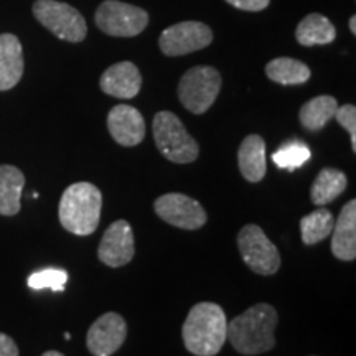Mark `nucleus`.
Returning <instances> with one entry per match:
<instances>
[{"label":"nucleus","mask_w":356,"mask_h":356,"mask_svg":"<svg viewBox=\"0 0 356 356\" xmlns=\"http://www.w3.org/2000/svg\"><path fill=\"white\" fill-rule=\"evenodd\" d=\"M277 312L269 304H256L228 322L231 346L241 355H261L275 346L274 330L277 327Z\"/></svg>","instance_id":"f257e3e1"},{"label":"nucleus","mask_w":356,"mask_h":356,"mask_svg":"<svg viewBox=\"0 0 356 356\" xmlns=\"http://www.w3.org/2000/svg\"><path fill=\"white\" fill-rule=\"evenodd\" d=\"M181 337L185 348L191 355H218L228 337V318L225 310L213 302H202L191 307L181 328Z\"/></svg>","instance_id":"f03ea898"},{"label":"nucleus","mask_w":356,"mask_h":356,"mask_svg":"<svg viewBox=\"0 0 356 356\" xmlns=\"http://www.w3.org/2000/svg\"><path fill=\"white\" fill-rule=\"evenodd\" d=\"M102 193L89 181H78L65 190L58 207L61 226L76 236L92 234L99 225Z\"/></svg>","instance_id":"7ed1b4c3"},{"label":"nucleus","mask_w":356,"mask_h":356,"mask_svg":"<svg viewBox=\"0 0 356 356\" xmlns=\"http://www.w3.org/2000/svg\"><path fill=\"white\" fill-rule=\"evenodd\" d=\"M154 139L160 154L173 163H191L198 159V142L170 111H160L155 114Z\"/></svg>","instance_id":"20e7f679"},{"label":"nucleus","mask_w":356,"mask_h":356,"mask_svg":"<svg viewBox=\"0 0 356 356\" xmlns=\"http://www.w3.org/2000/svg\"><path fill=\"white\" fill-rule=\"evenodd\" d=\"M221 89V74L213 66H195L186 71L178 84V99L193 114L211 108Z\"/></svg>","instance_id":"39448f33"},{"label":"nucleus","mask_w":356,"mask_h":356,"mask_svg":"<svg viewBox=\"0 0 356 356\" xmlns=\"http://www.w3.org/2000/svg\"><path fill=\"white\" fill-rule=\"evenodd\" d=\"M32 10L35 19L60 40L79 43L86 38V20L79 10L68 3L58 0H37Z\"/></svg>","instance_id":"423d86ee"},{"label":"nucleus","mask_w":356,"mask_h":356,"mask_svg":"<svg viewBox=\"0 0 356 356\" xmlns=\"http://www.w3.org/2000/svg\"><path fill=\"white\" fill-rule=\"evenodd\" d=\"M96 25L111 37H136L149 25V13L131 3L104 0L96 10Z\"/></svg>","instance_id":"0eeeda50"},{"label":"nucleus","mask_w":356,"mask_h":356,"mask_svg":"<svg viewBox=\"0 0 356 356\" xmlns=\"http://www.w3.org/2000/svg\"><path fill=\"white\" fill-rule=\"evenodd\" d=\"M243 261L259 275H273L280 267V254L275 244L257 225H246L238 234Z\"/></svg>","instance_id":"6e6552de"},{"label":"nucleus","mask_w":356,"mask_h":356,"mask_svg":"<svg viewBox=\"0 0 356 356\" xmlns=\"http://www.w3.org/2000/svg\"><path fill=\"white\" fill-rule=\"evenodd\" d=\"M213 42V32L202 22H180L160 35L159 44L167 56H184L203 50Z\"/></svg>","instance_id":"1a4fd4ad"},{"label":"nucleus","mask_w":356,"mask_h":356,"mask_svg":"<svg viewBox=\"0 0 356 356\" xmlns=\"http://www.w3.org/2000/svg\"><path fill=\"white\" fill-rule=\"evenodd\" d=\"M154 210L160 220L180 229H200L208 220L200 202L184 193L162 195L155 200Z\"/></svg>","instance_id":"9d476101"},{"label":"nucleus","mask_w":356,"mask_h":356,"mask_svg":"<svg viewBox=\"0 0 356 356\" xmlns=\"http://www.w3.org/2000/svg\"><path fill=\"white\" fill-rule=\"evenodd\" d=\"M127 337V325L121 315L115 312H108L101 315L89 327L86 335V345L91 355L111 356L124 345Z\"/></svg>","instance_id":"9b49d317"},{"label":"nucleus","mask_w":356,"mask_h":356,"mask_svg":"<svg viewBox=\"0 0 356 356\" xmlns=\"http://www.w3.org/2000/svg\"><path fill=\"white\" fill-rule=\"evenodd\" d=\"M136 254V243L131 225L126 220H118L102 234L97 257L108 267H122Z\"/></svg>","instance_id":"f8f14e48"},{"label":"nucleus","mask_w":356,"mask_h":356,"mask_svg":"<svg viewBox=\"0 0 356 356\" xmlns=\"http://www.w3.org/2000/svg\"><path fill=\"white\" fill-rule=\"evenodd\" d=\"M108 129L119 145H139L145 137V121L132 106H114L108 114Z\"/></svg>","instance_id":"ddd939ff"},{"label":"nucleus","mask_w":356,"mask_h":356,"mask_svg":"<svg viewBox=\"0 0 356 356\" xmlns=\"http://www.w3.org/2000/svg\"><path fill=\"white\" fill-rule=\"evenodd\" d=\"M99 86L106 95L119 99H132L139 95L142 88V76L137 66L131 61H121L109 66L102 73Z\"/></svg>","instance_id":"4468645a"},{"label":"nucleus","mask_w":356,"mask_h":356,"mask_svg":"<svg viewBox=\"0 0 356 356\" xmlns=\"http://www.w3.org/2000/svg\"><path fill=\"white\" fill-rule=\"evenodd\" d=\"M332 252L340 261L356 259V202L351 200L341 208L333 225Z\"/></svg>","instance_id":"2eb2a0df"},{"label":"nucleus","mask_w":356,"mask_h":356,"mask_svg":"<svg viewBox=\"0 0 356 356\" xmlns=\"http://www.w3.org/2000/svg\"><path fill=\"white\" fill-rule=\"evenodd\" d=\"M24 50L12 33L0 35V91L15 88L24 76Z\"/></svg>","instance_id":"dca6fc26"},{"label":"nucleus","mask_w":356,"mask_h":356,"mask_svg":"<svg viewBox=\"0 0 356 356\" xmlns=\"http://www.w3.org/2000/svg\"><path fill=\"white\" fill-rule=\"evenodd\" d=\"M239 172L251 184H257L266 177V142L261 136L251 134L241 142L238 150Z\"/></svg>","instance_id":"f3484780"},{"label":"nucleus","mask_w":356,"mask_h":356,"mask_svg":"<svg viewBox=\"0 0 356 356\" xmlns=\"http://www.w3.org/2000/svg\"><path fill=\"white\" fill-rule=\"evenodd\" d=\"M25 175L13 165H0V215L13 216L22 208Z\"/></svg>","instance_id":"a211bd4d"},{"label":"nucleus","mask_w":356,"mask_h":356,"mask_svg":"<svg viewBox=\"0 0 356 356\" xmlns=\"http://www.w3.org/2000/svg\"><path fill=\"white\" fill-rule=\"evenodd\" d=\"M337 37L335 26L322 13H309L296 30V38L302 47L328 44Z\"/></svg>","instance_id":"6ab92c4d"},{"label":"nucleus","mask_w":356,"mask_h":356,"mask_svg":"<svg viewBox=\"0 0 356 356\" xmlns=\"http://www.w3.org/2000/svg\"><path fill=\"white\" fill-rule=\"evenodd\" d=\"M348 180L346 175L341 170L337 168L327 167L318 173L315 178L314 185L310 190V198L317 207H323V204L333 202V200L340 197L346 190Z\"/></svg>","instance_id":"aec40b11"},{"label":"nucleus","mask_w":356,"mask_h":356,"mask_svg":"<svg viewBox=\"0 0 356 356\" xmlns=\"http://www.w3.org/2000/svg\"><path fill=\"white\" fill-rule=\"evenodd\" d=\"M266 74L270 81L293 86V84H304L310 79V68L305 63L293 58H275L266 66Z\"/></svg>","instance_id":"412c9836"},{"label":"nucleus","mask_w":356,"mask_h":356,"mask_svg":"<svg viewBox=\"0 0 356 356\" xmlns=\"http://www.w3.org/2000/svg\"><path fill=\"white\" fill-rule=\"evenodd\" d=\"M338 109V102L333 96H317L307 101L300 109V124L307 131L317 132L327 126Z\"/></svg>","instance_id":"4be33fe9"},{"label":"nucleus","mask_w":356,"mask_h":356,"mask_svg":"<svg viewBox=\"0 0 356 356\" xmlns=\"http://www.w3.org/2000/svg\"><path fill=\"white\" fill-rule=\"evenodd\" d=\"M333 225H335V218H333L330 210H325L322 207L320 210L312 211L310 215H305L300 220L302 241L307 246L323 241L325 238L332 234Z\"/></svg>","instance_id":"5701e85b"},{"label":"nucleus","mask_w":356,"mask_h":356,"mask_svg":"<svg viewBox=\"0 0 356 356\" xmlns=\"http://www.w3.org/2000/svg\"><path fill=\"white\" fill-rule=\"evenodd\" d=\"M312 157V152L309 145L302 140H291L286 142L275 150L273 155L274 163L279 168H286V170H296L300 168L305 162H309Z\"/></svg>","instance_id":"b1692460"},{"label":"nucleus","mask_w":356,"mask_h":356,"mask_svg":"<svg viewBox=\"0 0 356 356\" xmlns=\"http://www.w3.org/2000/svg\"><path fill=\"white\" fill-rule=\"evenodd\" d=\"M66 282H68V273L65 269H55V267L37 270L29 277V287L33 291L51 289L55 292H63Z\"/></svg>","instance_id":"393cba45"},{"label":"nucleus","mask_w":356,"mask_h":356,"mask_svg":"<svg viewBox=\"0 0 356 356\" xmlns=\"http://www.w3.org/2000/svg\"><path fill=\"white\" fill-rule=\"evenodd\" d=\"M333 118H337V122L350 134L351 147L353 152H356V108L353 104L340 106Z\"/></svg>","instance_id":"a878e982"},{"label":"nucleus","mask_w":356,"mask_h":356,"mask_svg":"<svg viewBox=\"0 0 356 356\" xmlns=\"http://www.w3.org/2000/svg\"><path fill=\"white\" fill-rule=\"evenodd\" d=\"M231 6L246 12H259L269 6L270 0H226Z\"/></svg>","instance_id":"bb28decb"},{"label":"nucleus","mask_w":356,"mask_h":356,"mask_svg":"<svg viewBox=\"0 0 356 356\" xmlns=\"http://www.w3.org/2000/svg\"><path fill=\"white\" fill-rule=\"evenodd\" d=\"M0 356H19V346L6 333H0Z\"/></svg>","instance_id":"cd10ccee"},{"label":"nucleus","mask_w":356,"mask_h":356,"mask_svg":"<svg viewBox=\"0 0 356 356\" xmlns=\"http://www.w3.org/2000/svg\"><path fill=\"white\" fill-rule=\"evenodd\" d=\"M350 30H351V33L356 35V15H353L350 19Z\"/></svg>","instance_id":"c85d7f7f"},{"label":"nucleus","mask_w":356,"mask_h":356,"mask_svg":"<svg viewBox=\"0 0 356 356\" xmlns=\"http://www.w3.org/2000/svg\"><path fill=\"white\" fill-rule=\"evenodd\" d=\"M42 356H65L63 353H60V351H55V350H50V351H44Z\"/></svg>","instance_id":"c756f323"}]
</instances>
